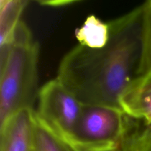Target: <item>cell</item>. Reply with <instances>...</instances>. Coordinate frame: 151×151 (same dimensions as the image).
Returning a JSON list of instances; mask_svg holds the SVG:
<instances>
[{
    "label": "cell",
    "instance_id": "obj_1",
    "mask_svg": "<svg viewBox=\"0 0 151 151\" xmlns=\"http://www.w3.org/2000/svg\"><path fill=\"white\" fill-rule=\"evenodd\" d=\"M142 13L141 4L108 22L109 40L103 48L78 44L63 58L56 78L82 105L121 109L120 97L138 77Z\"/></svg>",
    "mask_w": 151,
    "mask_h": 151
},
{
    "label": "cell",
    "instance_id": "obj_2",
    "mask_svg": "<svg viewBox=\"0 0 151 151\" xmlns=\"http://www.w3.org/2000/svg\"><path fill=\"white\" fill-rule=\"evenodd\" d=\"M39 45L22 21L7 58L0 62V126L19 111L32 109L38 97Z\"/></svg>",
    "mask_w": 151,
    "mask_h": 151
},
{
    "label": "cell",
    "instance_id": "obj_3",
    "mask_svg": "<svg viewBox=\"0 0 151 151\" xmlns=\"http://www.w3.org/2000/svg\"><path fill=\"white\" fill-rule=\"evenodd\" d=\"M128 119L121 109L83 106L69 145L75 151H111L122 147Z\"/></svg>",
    "mask_w": 151,
    "mask_h": 151
},
{
    "label": "cell",
    "instance_id": "obj_4",
    "mask_svg": "<svg viewBox=\"0 0 151 151\" xmlns=\"http://www.w3.org/2000/svg\"><path fill=\"white\" fill-rule=\"evenodd\" d=\"M83 105L57 79L46 83L39 89L38 117L58 137L69 145Z\"/></svg>",
    "mask_w": 151,
    "mask_h": 151
},
{
    "label": "cell",
    "instance_id": "obj_5",
    "mask_svg": "<svg viewBox=\"0 0 151 151\" xmlns=\"http://www.w3.org/2000/svg\"><path fill=\"white\" fill-rule=\"evenodd\" d=\"M34 112L22 109L0 126V151H32Z\"/></svg>",
    "mask_w": 151,
    "mask_h": 151
},
{
    "label": "cell",
    "instance_id": "obj_6",
    "mask_svg": "<svg viewBox=\"0 0 151 151\" xmlns=\"http://www.w3.org/2000/svg\"><path fill=\"white\" fill-rule=\"evenodd\" d=\"M122 111L131 119L144 125L151 123V74L137 77L119 99Z\"/></svg>",
    "mask_w": 151,
    "mask_h": 151
},
{
    "label": "cell",
    "instance_id": "obj_7",
    "mask_svg": "<svg viewBox=\"0 0 151 151\" xmlns=\"http://www.w3.org/2000/svg\"><path fill=\"white\" fill-rule=\"evenodd\" d=\"M29 3L25 0L0 1V59L8 55L20 17Z\"/></svg>",
    "mask_w": 151,
    "mask_h": 151
},
{
    "label": "cell",
    "instance_id": "obj_8",
    "mask_svg": "<svg viewBox=\"0 0 151 151\" xmlns=\"http://www.w3.org/2000/svg\"><path fill=\"white\" fill-rule=\"evenodd\" d=\"M109 23L103 22L95 15L88 16L75 32L80 45L93 50L104 47L109 41Z\"/></svg>",
    "mask_w": 151,
    "mask_h": 151
},
{
    "label": "cell",
    "instance_id": "obj_9",
    "mask_svg": "<svg viewBox=\"0 0 151 151\" xmlns=\"http://www.w3.org/2000/svg\"><path fill=\"white\" fill-rule=\"evenodd\" d=\"M32 151H75L52 131L34 112Z\"/></svg>",
    "mask_w": 151,
    "mask_h": 151
},
{
    "label": "cell",
    "instance_id": "obj_10",
    "mask_svg": "<svg viewBox=\"0 0 151 151\" xmlns=\"http://www.w3.org/2000/svg\"><path fill=\"white\" fill-rule=\"evenodd\" d=\"M142 55L138 77L151 74V0L142 4Z\"/></svg>",
    "mask_w": 151,
    "mask_h": 151
},
{
    "label": "cell",
    "instance_id": "obj_11",
    "mask_svg": "<svg viewBox=\"0 0 151 151\" xmlns=\"http://www.w3.org/2000/svg\"><path fill=\"white\" fill-rule=\"evenodd\" d=\"M129 128V127H128ZM122 151H151V123L130 133L128 130L122 145Z\"/></svg>",
    "mask_w": 151,
    "mask_h": 151
},
{
    "label": "cell",
    "instance_id": "obj_12",
    "mask_svg": "<svg viewBox=\"0 0 151 151\" xmlns=\"http://www.w3.org/2000/svg\"><path fill=\"white\" fill-rule=\"evenodd\" d=\"M37 2L42 6H47V7H66L69 4H75L78 2V1H74V0H54V1H37Z\"/></svg>",
    "mask_w": 151,
    "mask_h": 151
},
{
    "label": "cell",
    "instance_id": "obj_13",
    "mask_svg": "<svg viewBox=\"0 0 151 151\" xmlns=\"http://www.w3.org/2000/svg\"><path fill=\"white\" fill-rule=\"evenodd\" d=\"M111 151H122V147H120V148L116 149V150H111Z\"/></svg>",
    "mask_w": 151,
    "mask_h": 151
}]
</instances>
